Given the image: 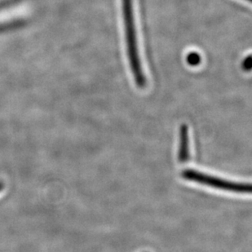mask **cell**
Returning a JSON list of instances; mask_svg holds the SVG:
<instances>
[{"instance_id": "obj_2", "label": "cell", "mask_w": 252, "mask_h": 252, "mask_svg": "<svg viewBox=\"0 0 252 252\" xmlns=\"http://www.w3.org/2000/svg\"><path fill=\"white\" fill-rule=\"evenodd\" d=\"M181 176L188 181H194L197 183L221 190L241 193H250L252 192V186L250 184L236 183L230 181H226L224 179L210 176L192 169L185 170L181 173Z\"/></svg>"}, {"instance_id": "obj_7", "label": "cell", "mask_w": 252, "mask_h": 252, "mask_svg": "<svg viewBox=\"0 0 252 252\" xmlns=\"http://www.w3.org/2000/svg\"><path fill=\"white\" fill-rule=\"evenodd\" d=\"M248 1H251V0H248Z\"/></svg>"}, {"instance_id": "obj_3", "label": "cell", "mask_w": 252, "mask_h": 252, "mask_svg": "<svg viewBox=\"0 0 252 252\" xmlns=\"http://www.w3.org/2000/svg\"><path fill=\"white\" fill-rule=\"evenodd\" d=\"M190 158L189 154V127L183 124L180 129V147H179L178 158L180 162L186 163Z\"/></svg>"}, {"instance_id": "obj_6", "label": "cell", "mask_w": 252, "mask_h": 252, "mask_svg": "<svg viewBox=\"0 0 252 252\" xmlns=\"http://www.w3.org/2000/svg\"><path fill=\"white\" fill-rule=\"evenodd\" d=\"M2 189V185H0V190H1V189Z\"/></svg>"}, {"instance_id": "obj_1", "label": "cell", "mask_w": 252, "mask_h": 252, "mask_svg": "<svg viewBox=\"0 0 252 252\" xmlns=\"http://www.w3.org/2000/svg\"><path fill=\"white\" fill-rule=\"evenodd\" d=\"M122 7L129 65L136 85L139 88H144L146 84V79L139 53L138 40L134 16L133 0H122Z\"/></svg>"}, {"instance_id": "obj_5", "label": "cell", "mask_w": 252, "mask_h": 252, "mask_svg": "<svg viewBox=\"0 0 252 252\" xmlns=\"http://www.w3.org/2000/svg\"><path fill=\"white\" fill-rule=\"evenodd\" d=\"M251 62H252V57H251V56H248V58H246L245 61L243 62V68H244V69H246V70H248V71H249L251 68H252Z\"/></svg>"}, {"instance_id": "obj_4", "label": "cell", "mask_w": 252, "mask_h": 252, "mask_svg": "<svg viewBox=\"0 0 252 252\" xmlns=\"http://www.w3.org/2000/svg\"><path fill=\"white\" fill-rule=\"evenodd\" d=\"M187 62L190 65H197L201 62V57L197 53H191L187 56Z\"/></svg>"}]
</instances>
